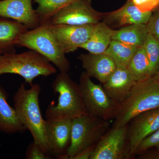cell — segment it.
Segmentation results:
<instances>
[{"mask_svg":"<svg viewBox=\"0 0 159 159\" xmlns=\"http://www.w3.org/2000/svg\"><path fill=\"white\" fill-rule=\"evenodd\" d=\"M41 91L40 86L37 84H33L29 89H26L25 84H21L13 97L14 108L20 121L26 130L29 131L34 142L52 158L47 140L46 120L43 119L40 109Z\"/></svg>","mask_w":159,"mask_h":159,"instance_id":"1","label":"cell"},{"mask_svg":"<svg viewBox=\"0 0 159 159\" xmlns=\"http://www.w3.org/2000/svg\"><path fill=\"white\" fill-rule=\"evenodd\" d=\"M159 108V84L152 77L137 83L130 93L119 103L111 127L127 125L138 115Z\"/></svg>","mask_w":159,"mask_h":159,"instance_id":"2","label":"cell"},{"mask_svg":"<svg viewBox=\"0 0 159 159\" xmlns=\"http://www.w3.org/2000/svg\"><path fill=\"white\" fill-rule=\"evenodd\" d=\"M52 88L59 95L58 102L56 105H48L46 111V120H72L87 114L79 85L71 79L67 72H60L52 82Z\"/></svg>","mask_w":159,"mask_h":159,"instance_id":"3","label":"cell"},{"mask_svg":"<svg viewBox=\"0 0 159 159\" xmlns=\"http://www.w3.org/2000/svg\"><path fill=\"white\" fill-rule=\"evenodd\" d=\"M16 45L36 51L53 63L60 72L68 73L70 70V61L54 36L49 21L22 34Z\"/></svg>","mask_w":159,"mask_h":159,"instance_id":"4","label":"cell"},{"mask_svg":"<svg viewBox=\"0 0 159 159\" xmlns=\"http://www.w3.org/2000/svg\"><path fill=\"white\" fill-rule=\"evenodd\" d=\"M57 72V69L50 61L32 50L20 54L4 53L0 55V75L17 74L31 86L36 77H49Z\"/></svg>","mask_w":159,"mask_h":159,"instance_id":"5","label":"cell"},{"mask_svg":"<svg viewBox=\"0 0 159 159\" xmlns=\"http://www.w3.org/2000/svg\"><path fill=\"white\" fill-rule=\"evenodd\" d=\"M111 126L110 121L88 114L72 119L71 145L67 158L73 159L84 149L96 146Z\"/></svg>","mask_w":159,"mask_h":159,"instance_id":"6","label":"cell"},{"mask_svg":"<svg viewBox=\"0 0 159 159\" xmlns=\"http://www.w3.org/2000/svg\"><path fill=\"white\" fill-rule=\"evenodd\" d=\"M78 85L87 114L106 121L113 120L119 104L109 97L102 84L93 82L84 72L80 75Z\"/></svg>","mask_w":159,"mask_h":159,"instance_id":"7","label":"cell"},{"mask_svg":"<svg viewBox=\"0 0 159 159\" xmlns=\"http://www.w3.org/2000/svg\"><path fill=\"white\" fill-rule=\"evenodd\" d=\"M101 16L92 7L91 0H76L57 11L49 21L52 25H94Z\"/></svg>","mask_w":159,"mask_h":159,"instance_id":"8","label":"cell"},{"mask_svg":"<svg viewBox=\"0 0 159 159\" xmlns=\"http://www.w3.org/2000/svg\"><path fill=\"white\" fill-rule=\"evenodd\" d=\"M128 124L111 128L97 143L90 159H128Z\"/></svg>","mask_w":159,"mask_h":159,"instance_id":"9","label":"cell"},{"mask_svg":"<svg viewBox=\"0 0 159 159\" xmlns=\"http://www.w3.org/2000/svg\"><path fill=\"white\" fill-rule=\"evenodd\" d=\"M159 129V108L142 113L131 120L128 124L127 137L130 159L135 155L141 142Z\"/></svg>","mask_w":159,"mask_h":159,"instance_id":"10","label":"cell"},{"mask_svg":"<svg viewBox=\"0 0 159 159\" xmlns=\"http://www.w3.org/2000/svg\"><path fill=\"white\" fill-rule=\"evenodd\" d=\"M72 120H46V134L52 157L66 159L71 142Z\"/></svg>","mask_w":159,"mask_h":159,"instance_id":"11","label":"cell"},{"mask_svg":"<svg viewBox=\"0 0 159 159\" xmlns=\"http://www.w3.org/2000/svg\"><path fill=\"white\" fill-rule=\"evenodd\" d=\"M94 25H52V30L57 42L67 54L80 48L88 41Z\"/></svg>","mask_w":159,"mask_h":159,"instance_id":"12","label":"cell"},{"mask_svg":"<svg viewBox=\"0 0 159 159\" xmlns=\"http://www.w3.org/2000/svg\"><path fill=\"white\" fill-rule=\"evenodd\" d=\"M34 0H0V16L14 20L33 29L40 25L35 10Z\"/></svg>","mask_w":159,"mask_h":159,"instance_id":"13","label":"cell"},{"mask_svg":"<svg viewBox=\"0 0 159 159\" xmlns=\"http://www.w3.org/2000/svg\"><path fill=\"white\" fill-rule=\"evenodd\" d=\"M137 82L127 68H116L102 85L109 97L119 104Z\"/></svg>","mask_w":159,"mask_h":159,"instance_id":"14","label":"cell"},{"mask_svg":"<svg viewBox=\"0 0 159 159\" xmlns=\"http://www.w3.org/2000/svg\"><path fill=\"white\" fill-rule=\"evenodd\" d=\"M78 58L89 77L96 78L102 84L117 68L113 59L105 53L81 54Z\"/></svg>","mask_w":159,"mask_h":159,"instance_id":"15","label":"cell"},{"mask_svg":"<svg viewBox=\"0 0 159 159\" xmlns=\"http://www.w3.org/2000/svg\"><path fill=\"white\" fill-rule=\"evenodd\" d=\"M152 13V11H141L132 0H128L120 9L107 13L105 23L118 26L146 24Z\"/></svg>","mask_w":159,"mask_h":159,"instance_id":"16","label":"cell"},{"mask_svg":"<svg viewBox=\"0 0 159 159\" xmlns=\"http://www.w3.org/2000/svg\"><path fill=\"white\" fill-rule=\"evenodd\" d=\"M8 94L0 85V131L8 134L23 133L25 131L20 121L15 109L7 101Z\"/></svg>","mask_w":159,"mask_h":159,"instance_id":"17","label":"cell"},{"mask_svg":"<svg viewBox=\"0 0 159 159\" xmlns=\"http://www.w3.org/2000/svg\"><path fill=\"white\" fill-rule=\"evenodd\" d=\"M29 30L28 27L14 20L0 16V49L4 53L11 51L20 36Z\"/></svg>","mask_w":159,"mask_h":159,"instance_id":"18","label":"cell"},{"mask_svg":"<svg viewBox=\"0 0 159 159\" xmlns=\"http://www.w3.org/2000/svg\"><path fill=\"white\" fill-rule=\"evenodd\" d=\"M114 31L106 23L99 22L94 25L90 37L80 48L91 54H103L110 44Z\"/></svg>","mask_w":159,"mask_h":159,"instance_id":"19","label":"cell"},{"mask_svg":"<svg viewBox=\"0 0 159 159\" xmlns=\"http://www.w3.org/2000/svg\"><path fill=\"white\" fill-rule=\"evenodd\" d=\"M148 34L146 24H134L115 30L112 39L139 48L144 46Z\"/></svg>","mask_w":159,"mask_h":159,"instance_id":"20","label":"cell"},{"mask_svg":"<svg viewBox=\"0 0 159 159\" xmlns=\"http://www.w3.org/2000/svg\"><path fill=\"white\" fill-rule=\"evenodd\" d=\"M138 48L119 41L112 40L104 53L113 59L117 68H127Z\"/></svg>","mask_w":159,"mask_h":159,"instance_id":"21","label":"cell"},{"mask_svg":"<svg viewBox=\"0 0 159 159\" xmlns=\"http://www.w3.org/2000/svg\"><path fill=\"white\" fill-rule=\"evenodd\" d=\"M127 69L137 82L150 77L149 62L143 46L137 49Z\"/></svg>","mask_w":159,"mask_h":159,"instance_id":"22","label":"cell"},{"mask_svg":"<svg viewBox=\"0 0 159 159\" xmlns=\"http://www.w3.org/2000/svg\"><path fill=\"white\" fill-rule=\"evenodd\" d=\"M76 0H34L38 6L35 10L40 24L48 21L57 11Z\"/></svg>","mask_w":159,"mask_h":159,"instance_id":"23","label":"cell"},{"mask_svg":"<svg viewBox=\"0 0 159 159\" xmlns=\"http://www.w3.org/2000/svg\"><path fill=\"white\" fill-rule=\"evenodd\" d=\"M149 62L150 77L159 70V41L151 34H148L144 46Z\"/></svg>","mask_w":159,"mask_h":159,"instance_id":"24","label":"cell"},{"mask_svg":"<svg viewBox=\"0 0 159 159\" xmlns=\"http://www.w3.org/2000/svg\"><path fill=\"white\" fill-rule=\"evenodd\" d=\"M152 148L159 150V129L141 142L137 148L135 156Z\"/></svg>","mask_w":159,"mask_h":159,"instance_id":"25","label":"cell"},{"mask_svg":"<svg viewBox=\"0 0 159 159\" xmlns=\"http://www.w3.org/2000/svg\"><path fill=\"white\" fill-rule=\"evenodd\" d=\"M27 159H52L45 153L38 145L33 141L30 143L27 148L25 154Z\"/></svg>","mask_w":159,"mask_h":159,"instance_id":"26","label":"cell"},{"mask_svg":"<svg viewBox=\"0 0 159 159\" xmlns=\"http://www.w3.org/2000/svg\"><path fill=\"white\" fill-rule=\"evenodd\" d=\"M146 25L148 34H151L159 41V9L152 13Z\"/></svg>","mask_w":159,"mask_h":159,"instance_id":"27","label":"cell"},{"mask_svg":"<svg viewBox=\"0 0 159 159\" xmlns=\"http://www.w3.org/2000/svg\"><path fill=\"white\" fill-rule=\"evenodd\" d=\"M138 158L141 159H159V150L148 152L146 151L143 153L138 155Z\"/></svg>","mask_w":159,"mask_h":159,"instance_id":"28","label":"cell"},{"mask_svg":"<svg viewBox=\"0 0 159 159\" xmlns=\"http://www.w3.org/2000/svg\"><path fill=\"white\" fill-rule=\"evenodd\" d=\"M96 146L84 149L75 156L73 159H90Z\"/></svg>","mask_w":159,"mask_h":159,"instance_id":"29","label":"cell"},{"mask_svg":"<svg viewBox=\"0 0 159 159\" xmlns=\"http://www.w3.org/2000/svg\"><path fill=\"white\" fill-rule=\"evenodd\" d=\"M136 6L142 11H148L149 0H132Z\"/></svg>","mask_w":159,"mask_h":159,"instance_id":"30","label":"cell"},{"mask_svg":"<svg viewBox=\"0 0 159 159\" xmlns=\"http://www.w3.org/2000/svg\"><path fill=\"white\" fill-rule=\"evenodd\" d=\"M158 7H159V0H149L148 10L149 11H152Z\"/></svg>","mask_w":159,"mask_h":159,"instance_id":"31","label":"cell"},{"mask_svg":"<svg viewBox=\"0 0 159 159\" xmlns=\"http://www.w3.org/2000/svg\"><path fill=\"white\" fill-rule=\"evenodd\" d=\"M152 77L154 80L155 81H156L159 84V70Z\"/></svg>","mask_w":159,"mask_h":159,"instance_id":"32","label":"cell"},{"mask_svg":"<svg viewBox=\"0 0 159 159\" xmlns=\"http://www.w3.org/2000/svg\"><path fill=\"white\" fill-rule=\"evenodd\" d=\"M3 54V51H2V50H1V49H0V55H1V54Z\"/></svg>","mask_w":159,"mask_h":159,"instance_id":"33","label":"cell"}]
</instances>
